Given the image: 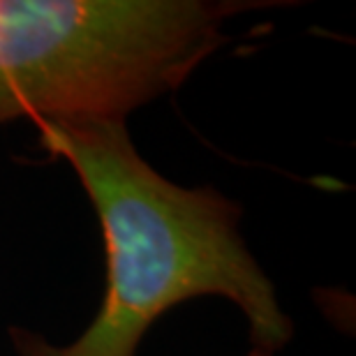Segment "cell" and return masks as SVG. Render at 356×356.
Segmentation results:
<instances>
[{
  "label": "cell",
  "mask_w": 356,
  "mask_h": 356,
  "mask_svg": "<svg viewBox=\"0 0 356 356\" xmlns=\"http://www.w3.org/2000/svg\"><path fill=\"white\" fill-rule=\"evenodd\" d=\"M49 155L74 169L102 227L106 280L95 319L70 345L12 326L17 356H137L176 305L222 296L243 312L254 350L294 338L275 287L248 250L241 206L216 188H183L141 158L123 120H35Z\"/></svg>",
  "instance_id": "obj_1"
},
{
  "label": "cell",
  "mask_w": 356,
  "mask_h": 356,
  "mask_svg": "<svg viewBox=\"0 0 356 356\" xmlns=\"http://www.w3.org/2000/svg\"><path fill=\"white\" fill-rule=\"evenodd\" d=\"M282 0H0V125L123 120L229 42L236 14Z\"/></svg>",
  "instance_id": "obj_2"
},
{
  "label": "cell",
  "mask_w": 356,
  "mask_h": 356,
  "mask_svg": "<svg viewBox=\"0 0 356 356\" xmlns=\"http://www.w3.org/2000/svg\"><path fill=\"white\" fill-rule=\"evenodd\" d=\"M248 356H270V354L261 352V350H254V347H252V350H250V354H248Z\"/></svg>",
  "instance_id": "obj_3"
}]
</instances>
